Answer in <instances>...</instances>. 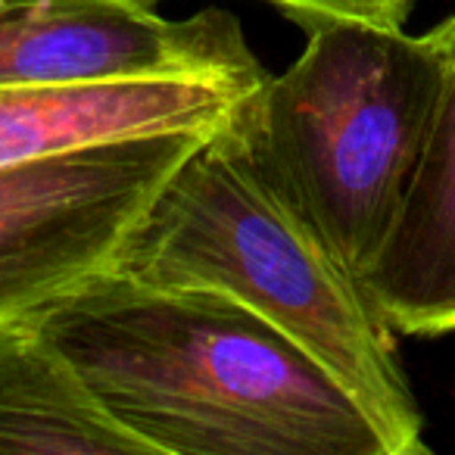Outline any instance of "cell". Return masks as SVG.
Returning <instances> with one entry per match:
<instances>
[{"label":"cell","instance_id":"obj_1","mask_svg":"<svg viewBox=\"0 0 455 455\" xmlns=\"http://www.w3.org/2000/svg\"><path fill=\"white\" fill-rule=\"evenodd\" d=\"M35 322L156 455H387L340 380L228 293L113 268Z\"/></svg>","mask_w":455,"mask_h":455},{"label":"cell","instance_id":"obj_2","mask_svg":"<svg viewBox=\"0 0 455 455\" xmlns=\"http://www.w3.org/2000/svg\"><path fill=\"white\" fill-rule=\"evenodd\" d=\"M250 97L165 178L128 235L116 272L147 284L228 293L340 380L380 430L387 455H427L396 331L275 181L253 132Z\"/></svg>","mask_w":455,"mask_h":455},{"label":"cell","instance_id":"obj_3","mask_svg":"<svg viewBox=\"0 0 455 455\" xmlns=\"http://www.w3.org/2000/svg\"><path fill=\"white\" fill-rule=\"evenodd\" d=\"M306 32L303 53L250 97V116L275 181L359 278L405 200L449 63L403 28Z\"/></svg>","mask_w":455,"mask_h":455},{"label":"cell","instance_id":"obj_4","mask_svg":"<svg viewBox=\"0 0 455 455\" xmlns=\"http://www.w3.org/2000/svg\"><path fill=\"white\" fill-rule=\"evenodd\" d=\"M203 138L138 134L0 169V324L113 272L156 190Z\"/></svg>","mask_w":455,"mask_h":455},{"label":"cell","instance_id":"obj_5","mask_svg":"<svg viewBox=\"0 0 455 455\" xmlns=\"http://www.w3.org/2000/svg\"><path fill=\"white\" fill-rule=\"evenodd\" d=\"M156 0H0V88H66L147 78L262 84L237 16H159Z\"/></svg>","mask_w":455,"mask_h":455},{"label":"cell","instance_id":"obj_6","mask_svg":"<svg viewBox=\"0 0 455 455\" xmlns=\"http://www.w3.org/2000/svg\"><path fill=\"white\" fill-rule=\"evenodd\" d=\"M266 84V82H262ZM262 84L147 78L66 88H0V169L47 153L163 132L209 134Z\"/></svg>","mask_w":455,"mask_h":455},{"label":"cell","instance_id":"obj_7","mask_svg":"<svg viewBox=\"0 0 455 455\" xmlns=\"http://www.w3.org/2000/svg\"><path fill=\"white\" fill-rule=\"evenodd\" d=\"M359 281L396 334H455V63L390 235Z\"/></svg>","mask_w":455,"mask_h":455},{"label":"cell","instance_id":"obj_8","mask_svg":"<svg viewBox=\"0 0 455 455\" xmlns=\"http://www.w3.org/2000/svg\"><path fill=\"white\" fill-rule=\"evenodd\" d=\"M0 455H156L82 384L35 318L0 324Z\"/></svg>","mask_w":455,"mask_h":455},{"label":"cell","instance_id":"obj_9","mask_svg":"<svg viewBox=\"0 0 455 455\" xmlns=\"http://www.w3.org/2000/svg\"><path fill=\"white\" fill-rule=\"evenodd\" d=\"M163 4V0H156ZM303 28L318 22H365L380 28H405L415 0H266Z\"/></svg>","mask_w":455,"mask_h":455},{"label":"cell","instance_id":"obj_10","mask_svg":"<svg viewBox=\"0 0 455 455\" xmlns=\"http://www.w3.org/2000/svg\"><path fill=\"white\" fill-rule=\"evenodd\" d=\"M424 41H427L446 63H455V13L446 16L443 22H436V26L424 35Z\"/></svg>","mask_w":455,"mask_h":455}]
</instances>
